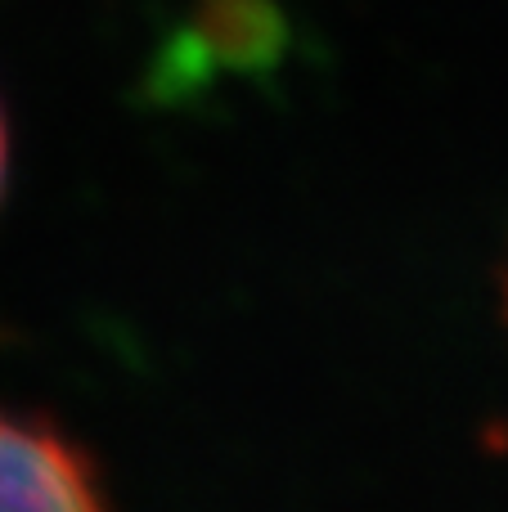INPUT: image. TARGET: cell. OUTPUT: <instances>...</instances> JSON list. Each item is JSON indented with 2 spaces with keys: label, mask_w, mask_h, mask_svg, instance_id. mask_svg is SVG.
I'll use <instances>...</instances> for the list:
<instances>
[{
  "label": "cell",
  "mask_w": 508,
  "mask_h": 512,
  "mask_svg": "<svg viewBox=\"0 0 508 512\" xmlns=\"http://www.w3.org/2000/svg\"><path fill=\"white\" fill-rule=\"evenodd\" d=\"M0 176H5V126H0Z\"/></svg>",
  "instance_id": "obj_2"
},
{
  "label": "cell",
  "mask_w": 508,
  "mask_h": 512,
  "mask_svg": "<svg viewBox=\"0 0 508 512\" xmlns=\"http://www.w3.org/2000/svg\"><path fill=\"white\" fill-rule=\"evenodd\" d=\"M95 468L45 423L0 414V508H99Z\"/></svg>",
  "instance_id": "obj_1"
}]
</instances>
